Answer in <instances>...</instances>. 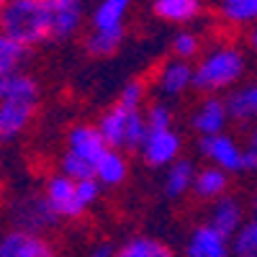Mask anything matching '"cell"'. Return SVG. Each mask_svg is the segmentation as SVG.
Segmentation results:
<instances>
[{"label":"cell","mask_w":257,"mask_h":257,"mask_svg":"<svg viewBox=\"0 0 257 257\" xmlns=\"http://www.w3.org/2000/svg\"><path fill=\"white\" fill-rule=\"evenodd\" d=\"M247 72V54L234 41H213L193 64V90L203 95H224L237 90Z\"/></svg>","instance_id":"1"},{"label":"cell","mask_w":257,"mask_h":257,"mask_svg":"<svg viewBox=\"0 0 257 257\" xmlns=\"http://www.w3.org/2000/svg\"><path fill=\"white\" fill-rule=\"evenodd\" d=\"M39 100L41 88L31 75L18 72L8 80V95L0 100V144H13L29 132L39 113Z\"/></svg>","instance_id":"2"},{"label":"cell","mask_w":257,"mask_h":257,"mask_svg":"<svg viewBox=\"0 0 257 257\" xmlns=\"http://www.w3.org/2000/svg\"><path fill=\"white\" fill-rule=\"evenodd\" d=\"M100 190L103 188L95 178L72 180L62 173H52L44 180L41 196L57 216V221H77L100 201Z\"/></svg>","instance_id":"3"},{"label":"cell","mask_w":257,"mask_h":257,"mask_svg":"<svg viewBox=\"0 0 257 257\" xmlns=\"http://www.w3.org/2000/svg\"><path fill=\"white\" fill-rule=\"evenodd\" d=\"M0 31L34 49L52 41V11L47 0H11L0 11Z\"/></svg>","instance_id":"4"},{"label":"cell","mask_w":257,"mask_h":257,"mask_svg":"<svg viewBox=\"0 0 257 257\" xmlns=\"http://www.w3.org/2000/svg\"><path fill=\"white\" fill-rule=\"evenodd\" d=\"M100 134L108 144V149H118V152H139L142 142L147 137V121H144V108H128L123 103H113L111 108H105L100 118L95 121Z\"/></svg>","instance_id":"5"},{"label":"cell","mask_w":257,"mask_h":257,"mask_svg":"<svg viewBox=\"0 0 257 257\" xmlns=\"http://www.w3.org/2000/svg\"><path fill=\"white\" fill-rule=\"evenodd\" d=\"M8 219L13 229H24L31 234H44L52 224H57V216L47 206L41 193H24V196L13 198L8 208Z\"/></svg>","instance_id":"6"},{"label":"cell","mask_w":257,"mask_h":257,"mask_svg":"<svg viewBox=\"0 0 257 257\" xmlns=\"http://www.w3.org/2000/svg\"><path fill=\"white\" fill-rule=\"evenodd\" d=\"M149 88H152L162 100L185 95L188 90H193V62H185V59H178V57L165 59L152 72Z\"/></svg>","instance_id":"7"},{"label":"cell","mask_w":257,"mask_h":257,"mask_svg":"<svg viewBox=\"0 0 257 257\" xmlns=\"http://www.w3.org/2000/svg\"><path fill=\"white\" fill-rule=\"evenodd\" d=\"M183 152V137L175 128H162V132H147L139 155L147 167L152 170H167L173 162L180 160Z\"/></svg>","instance_id":"8"},{"label":"cell","mask_w":257,"mask_h":257,"mask_svg":"<svg viewBox=\"0 0 257 257\" xmlns=\"http://www.w3.org/2000/svg\"><path fill=\"white\" fill-rule=\"evenodd\" d=\"M198 149H201V155L206 157L208 165L224 170L229 175L244 170V147L234 137H229L226 132L213 134V137H203L198 142Z\"/></svg>","instance_id":"9"},{"label":"cell","mask_w":257,"mask_h":257,"mask_svg":"<svg viewBox=\"0 0 257 257\" xmlns=\"http://www.w3.org/2000/svg\"><path fill=\"white\" fill-rule=\"evenodd\" d=\"M105 144L103 134L98 123H90V121H80V123H72L67 128V134H64V152H70L85 162H90L95 167V162L105 155Z\"/></svg>","instance_id":"10"},{"label":"cell","mask_w":257,"mask_h":257,"mask_svg":"<svg viewBox=\"0 0 257 257\" xmlns=\"http://www.w3.org/2000/svg\"><path fill=\"white\" fill-rule=\"evenodd\" d=\"M183 254L185 257H234L231 237L219 231L216 226H211L208 221L198 224V226L190 229L185 247H183Z\"/></svg>","instance_id":"11"},{"label":"cell","mask_w":257,"mask_h":257,"mask_svg":"<svg viewBox=\"0 0 257 257\" xmlns=\"http://www.w3.org/2000/svg\"><path fill=\"white\" fill-rule=\"evenodd\" d=\"M229 121H231L229 103L221 95H206L196 108H193V113H190V128L201 139L203 137H213V134H221Z\"/></svg>","instance_id":"12"},{"label":"cell","mask_w":257,"mask_h":257,"mask_svg":"<svg viewBox=\"0 0 257 257\" xmlns=\"http://www.w3.org/2000/svg\"><path fill=\"white\" fill-rule=\"evenodd\" d=\"M0 257H57V249L44 234L11 229L0 237Z\"/></svg>","instance_id":"13"},{"label":"cell","mask_w":257,"mask_h":257,"mask_svg":"<svg viewBox=\"0 0 257 257\" xmlns=\"http://www.w3.org/2000/svg\"><path fill=\"white\" fill-rule=\"evenodd\" d=\"M52 11V39L67 41L85 24V3L82 0H54L49 3Z\"/></svg>","instance_id":"14"},{"label":"cell","mask_w":257,"mask_h":257,"mask_svg":"<svg viewBox=\"0 0 257 257\" xmlns=\"http://www.w3.org/2000/svg\"><path fill=\"white\" fill-rule=\"evenodd\" d=\"M208 224L216 226L219 231L229 234V237H234L247 221H244V206L239 198L234 196H221L219 201L211 203V211H208Z\"/></svg>","instance_id":"15"},{"label":"cell","mask_w":257,"mask_h":257,"mask_svg":"<svg viewBox=\"0 0 257 257\" xmlns=\"http://www.w3.org/2000/svg\"><path fill=\"white\" fill-rule=\"evenodd\" d=\"M152 13L165 24H193L203 13V0H155Z\"/></svg>","instance_id":"16"},{"label":"cell","mask_w":257,"mask_h":257,"mask_svg":"<svg viewBox=\"0 0 257 257\" xmlns=\"http://www.w3.org/2000/svg\"><path fill=\"white\" fill-rule=\"evenodd\" d=\"M123 36H126V26H118V29H88V34H85V39H82V47L90 57L105 59V57H113L121 49Z\"/></svg>","instance_id":"17"},{"label":"cell","mask_w":257,"mask_h":257,"mask_svg":"<svg viewBox=\"0 0 257 257\" xmlns=\"http://www.w3.org/2000/svg\"><path fill=\"white\" fill-rule=\"evenodd\" d=\"M128 178V160L118 149H105V155L95 162V180L100 188H121Z\"/></svg>","instance_id":"18"},{"label":"cell","mask_w":257,"mask_h":257,"mask_svg":"<svg viewBox=\"0 0 257 257\" xmlns=\"http://www.w3.org/2000/svg\"><path fill=\"white\" fill-rule=\"evenodd\" d=\"M196 173L198 167L193 165V160L180 157L178 162H173L165 170V196L167 198H183L188 193H193V183H196Z\"/></svg>","instance_id":"19"},{"label":"cell","mask_w":257,"mask_h":257,"mask_svg":"<svg viewBox=\"0 0 257 257\" xmlns=\"http://www.w3.org/2000/svg\"><path fill=\"white\" fill-rule=\"evenodd\" d=\"M229 190V173L224 170L206 165L196 173V183H193V196L201 198V201H219L221 196H226Z\"/></svg>","instance_id":"20"},{"label":"cell","mask_w":257,"mask_h":257,"mask_svg":"<svg viewBox=\"0 0 257 257\" xmlns=\"http://www.w3.org/2000/svg\"><path fill=\"white\" fill-rule=\"evenodd\" d=\"M229 113L239 123H254L257 121V75L247 85H239L237 90L226 95Z\"/></svg>","instance_id":"21"},{"label":"cell","mask_w":257,"mask_h":257,"mask_svg":"<svg viewBox=\"0 0 257 257\" xmlns=\"http://www.w3.org/2000/svg\"><path fill=\"white\" fill-rule=\"evenodd\" d=\"M219 18L229 29L257 26V0H219Z\"/></svg>","instance_id":"22"},{"label":"cell","mask_w":257,"mask_h":257,"mask_svg":"<svg viewBox=\"0 0 257 257\" xmlns=\"http://www.w3.org/2000/svg\"><path fill=\"white\" fill-rule=\"evenodd\" d=\"M134 0H98L90 13V29H118L132 11Z\"/></svg>","instance_id":"23"},{"label":"cell","mask_w":257,"mask_h":257,"mask_svg":"<svg viewBox=\"0 0 257 257\" xmlns=\"http://www.w3.org/2000/svg\"><path fill=\"white\" fill-rule=\"evenodd\" d=\"M116 257H178L175 249L155 237H132L116 247Z\"/></svg>","instance_id":"24"},{"label":"cell","mask_w":257,"mask_h":257,"mask_svg":"<svg viewBox=\"0 0 257 257\" xmlns=\"http://www.w3.org/2000/svg\"><path fill=\"white\" fill-rule=\"evenodd\" d=\"M29 52L31 49H26L24 44H18V41H13L11 36L0 31V80H8L18 72H24Z\"/></svg>","instance_id":"25"},{"label":"cell","mask_w":257,"mask_h":257,"mask_svg":"<svg viewBox=\"0 0 257 257\" xmlns=\"http://www.w3.org/2000/svg\"><path fill=\"white\" fill-rule=\"evenodd\" d=\"M144 121L149 132H162V128H173L175 123V111L167 100L157 98V100H149L144 105Z\"/></svg>","instance_id":"26"},{"label":"cell","mask_w":257,"mask_h":257,"mask_svg":"<svg viewBox=\"0 0 257 257\" xmlns=\"http://www.w3.org/2000/svg\"><path fill=\"white\" fill-rule=\"evenodd\" d=\"M170 49H173V57L178 59H185V62H193L198 59L203 54V39L190 31V29H183L173 36V44H170Z\"/></svg>","instance_id":"27"},{"label":"cell","mask_w":257,"mask_h":257,"mask_svg":"<svg viewBox=\"0 0 257 257\" xmlns=\"http://www.w3.org/2000/svg\"><path fill=\"white\" fill-rule=\"evenodd\" d=\"M231 252L234 257H257V219L247 221L231 237Z\"/></svg>","instance_id":"28"},{"label":"cell","mask_w":257,"mask_h":257,"mask_svg":"<svg viewBox=\"0 0 257 257\" xmlns=\"http://www.w3.org/2000/svg\"><path fill=\"white\" fill-rule=\"evenodd\" d=\"M59 173L72 178V180H90V178H95V167L90 162H85V160L70 155V152H62V157H59Z\"/></svg>","instance_id":"29"},{"label":"cell","mask_w":257,"mask_h":257,"mask_svg":"<svg viewBox=\"0 0 257 257\" xmlns=\"http://www.w3.org/2000/svg\"><path fill=\"white\" fill-rule=\"evenodd\" d=\"M147 95H149V82L144 80H128L121 93H118V103L128 105V108H144L147 105Z\"/></svg>","instance_id":"30"},{"label":"cell","mask_w":257,"mask_h":257,"mask_svg":"<svg viewBox=\"0 0 257 257\" xmlns=\"http://www.w3.org/2000/svg\"><path fill=\"white\" fill-rule=\"evenodd\" d=\"M242 147H244V170L257 173V121L252 123L249 134H247V142Z\"/></svg>","instance_id":"31"},{"label":"cell","mask_w":257,"mask_h":257,"mask_svg":"<svg viewBox=\"0 0 257 257\" xmlns=\"http://www.w3.org/2000/svg\"><path fill=\"white\" fill-rule=\"evenodd\" d=\"M88 257H116V244H111V242H100V244L90 247Z\"/></svg>","instance_id":"32"},{"label":"cell","mask_w":257,"mask_h":257,"mask_svg":"<svg viewBox=\"0 0 257 257\" xmlns=\"http://www.w3.org/2000/svg\"><path fill=\"white\" fill-rule=\"evenodd\" d=\"M247 47H249V52L257 57V26H252L249 34H247Z\"/></svg>","instance_id":"33"},{"label":"cell","mask_w":257,"mask_h":257,"mask_svg":"<svg viewBox=\"0 0 257 257\" xmlns=\"http://www.w3.org/2000/svg\"><path fill=\"white\" fill-rule=\"evenodd\" d=\"M8 80H11V77H8ZM8 80H0V100L8 95Z\"/></svg>","instance_id":"34"},{"label":"cell","mask_w":257,"mask_h":257,"mask_svg":"<svg viewBox=\"0 0 257 257\" xmlns=\"http://www.w3.org/2000/svg\"><path fill=\"white\" fill-rule=\"evenodd\" d=\"M252 208H254V219H257V188H254V193H252Z\"/></svg>","instance_id":"35"},{"label":"cell","mask_w":257,"mask_h":257,"mask_svg":"<svg viewBox=\"0 0 257 257\" xmlns=\"http://www.w3.org/2000/svg\"><path fill=\"white\" fill-rule=\"evenodd\" d=\"M8 3H11V0H0V11H3V8H6Z\"/></svg>","instance_id":"36"},{"label":"cell","mask_w":257,"mask_h":257,"mask_svg":"<svg viewBox=\"0 0 257 257\" xmlns=\"http://www.w3.org/2000/svg\"><path fill=\"white\" fill-rule=\"evenodd\" d=\"M47 3H54V0H47Z\"/></svg>","instance_id":"37"}]
</instances>
